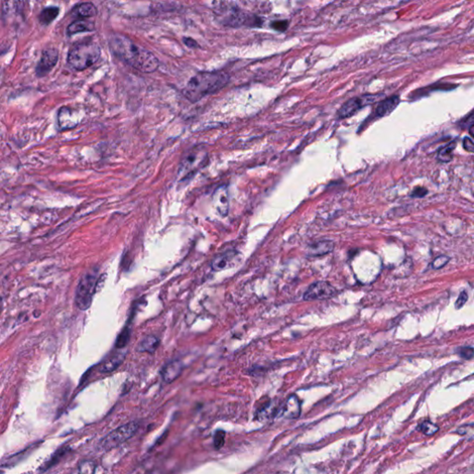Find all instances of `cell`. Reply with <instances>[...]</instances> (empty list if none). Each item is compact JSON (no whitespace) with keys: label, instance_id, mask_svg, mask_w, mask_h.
I'll return each instance as SVG.
<instances>
[{"label":"cell","instance_id":"30","mask_svg":"<svg viewBox=\"0 0 474 474\" xmlns=\"http://www.w3.org/2000/svg\"><path fill=\"white\" fill-rule=\"evenodd\" d=\"M467 300H468V293L466 291H462L459 294V296H458L456 304H455V307L457 309L461 308L464 306V304L467 302Z\"/></svg>","mask_w":474,"mask_h":474},{"label":"cell","instance_id":"22","mask_svg":"<svg viewBox=\"0 0 474 474\" xmlns=\"http://www.w3.org/2000/svg\"><path fill=\"white\" fill-rule=\"evenodd\" d=\"M131 337V332L128 327H125L124 329L121 332V334L118 336L117 341H116V347L117 348H123L127 346L129 340Z\"/></svg>","mask_w":474,"mask_h":474},{"label":"cell","instance_id":"33","mask_svg":"<svg viewBox=\"0 0 474 474\" xmlns=\"http://www.w3.org/2000/svg\"><path fill=\"white\" fill-rule=\"evenodd\" d=\"M183 42H184V45H186L187 47L189 48H196L198 47V44L195 40L191 38V37H184L183 39Z\"/></svg>","mask_w":474,"mask_h":474},{"label":"cell","instance_id":"20","mask_svg":"<svg viewBox=\"0 0 474 474\" xmlns=\"http://www.w3.org/2000/svg\"><path fill=\"white\" fill-rule=\"evenodd\" d=\"M60 13V9L58 7H48L45 10H43L40 13L39 23L43 25H48L50 24L59 15Z\"/></svg>","mask_w":474,"mask_h":474},{"label":"cell","instance_id":"27","mask_svg":"<svg viewBox=\"0 0 474 474\" xmlns=\"http://www.w3.org/2000/svg\"><path fill=\"white\" fill-rule=\"evenodd\" d=\"M448 261H449V257H446V256H440V257L435 258L434 262L432 264V266L435 270H438V269L443 268L445 265L447 264Z\"/></svg>","mask_w":474,"mask_h":474},{"label":"cell","instance_id":"3","mask_svg":"<svg viewBox=\"0 0 474 474\" xmlns=\"http://www.w3.org/2000/svg\"><path fill=\"white\" fill-rule=\"evenodd\" d=\"M101 49L95 43H81L73 45L68 54V63L76 71H84L99 60Z\"/></svg>","mask_w":474,"mask_h":474},{"label":"cell","instance_id":"9","mask_svg":"<svg viewBox=\"0 0 474 474\" xmlns=\"http://www.w3.org/2000/svg\"><path fill=\"white\" fill-rule=\"evenodd\" d=\"M59 61V51L56 48H47L45 49L42 57L40 59L39 62L37 63L36 66V76L37 77H44L50 73L51 70L55 67L57 62Z\"/></svg>","mask_w":474,"mask_h":474},{"label":"cell","instance_id":"31","mask_svg":"<svg viewBox=\"0 0 474 474\" xmlns=\"http://www.w3.org/2000/svg\"><path fill=\"white\" fill-rule=\"evenodd\" d=\"M463 147L465 150L468 151L469 153L474 152L473 141L469 137H465L463 140Z\"/></svg>","mask_w":474,"mask_h":474},{"label":"cell","instance_id":"28","mask_svg":"<svg viewBox=\"0 0 474 474\" xmlns=\"http://www.w3.org/2000/svg\"><path fill=\"white\" fill-rule=\"evenodd\" d=\"M456 433L460 435H468V434H469L470 436H472V434H473V424H467V425L461 426L460 428L457 429Z\"/></svg>","mask_w":474,"mask_h":474},{"label":"cell","instance_id":"21","mask_svg":"<svg viewBox=\"0 0 474 474\" xmlns=\"http://www.w3.org/2000/svg\"><path fill=\"white\" fill-rule=\"evenodd\" d=\"M455 148H456V142H453L451 144L446 145L439 150L437 159L442 162H451Z\"/></svg>","mask_w":474,"mask_h":474},{"label":"cell","instance_id":"8","mask_svg":"<svg viewBox=\"0 0 474 474\" xmlns=\"http://www.w3.org/2000/svg\"><path fill=\"white\" fill-rule=\"evenodd\" d=\"M337 291L328 282H316L304 294V300H325L335 296Z\"/></svg>","mask_w":474,"mask_h":474},{"label":"cell","instance_id":"32","mask_svg":"<svg viewBox=\"0 0 474 474\" xmlns=\"http://www.w3.org/2000/svg\"><path fill=\"white\" fill-rule=\"evenodd\" d=\"M427 193H428V191L425 189L424 187H417V188L413 190L411 196L412 197H424V195H427Z\"/></svg>","mask_w":474,"mask_h":474},{"label":"cell","instance_id":"15","mask_svg":"<svg viewBox=\"0 0 474 474\" xmlns=\"http://www.w3.org/2000/svg\"><path fill=\"white\" fill-rule=\"evenodd\" d=\"M95 29V23L86 21V20H78L73 23H71L67 28V34L69 35L79 34V33H85V32H93Z\"/></svg>","mask_w":474,"mask_h":474},{"label":"cell","instance_id":"1","mask_svg":"<svg viewBox=\"0 0 474 474\" xmlns=\"http://www.w3.org/2000/svg\"><path fill=\"white\" fill-rule=\"evenodd\" d=\"M111 47L118 58L141 73H153L159 67V61L153 53L134 44L125 36H113L111 40Z\"/></svg>","mask_w":474,"mask_h":474},{"label":"cell","instance_id":"23","mask_svg":"<svg viewBox=\"0 0 474 474\" xmlns=\"http://www.w3.org/2000/svg\"><path fill=\"white\" fill-rule=\"evenodd\" d=\"M418 430L422 431L424 435H427V436H432V435H435V433L438 432L439 427L436 424H433L432 422H424L419 425Z\"/></svg>","mask_w":474,"mask_h":474},{"label":"cell","instance_id":"19","mask_svg":"<svg viewBox=\"0 0 474 474\" xmlns=\"http://www.w3.org/2000/svg\"><path fill=\"white\" fill-rule=\"evenodd\" d=\"M74 13L79 17L91 18L96 15L97 10L93 3L85 2V3H81L75 7Z\"/></svg>","mask_w":474,"mask_h":474},{"label":"cell","instance_id":"26","mask_svg":"<svg viewBox=\"0 0 474 474\" xmlns=\"http://www.w3.org/2000/svg\"><path fill=\"white\" fill-rule=\"evenodd\" d=\"M225 442V433L223 431H218L214 435V446L216 448H221Z\"/></svg>","mask_w":474,"mask_h":474},{"label":"cell","instance_id":"13","mask_svg":"<svg viewBox=\"0 0 474 474\" xmlns=\"http://www.w3.org/2000/svg\"><path fill=\"white\" fill-rule=\"evenodd\" d=\"M400 102V99L397 95H394V96H390L386 99H384L383 101H381L379 104H378V107L376 108V111H375V115L377 117H385V116H387L389 115L391 112H393V111H395L396 107L398 106Z\"/></svg>","mask_w":474,"mask_h":474},{"label":"cell","instance_id":"2","mask_svg":"<svg viewBox=\"0 0 474 474\" xmlns=\"http://www.w3.org/2000/svg\"><path fill=\"white\" fill-rule=\"evenodd\" d=\"M228 74L224 72H204L195 74L185 85L183 94L191 102H197L206 95L223 89L228 84Z\"/></svg>","mask_w":474,"mask_h":474},{"label":"cell","instance_id":"11","mask_svg":"<svg viewBox=\"0 0 474 474\" xmlns=\"http://www.w3.org/2000/svg\"><path fill=\"white\" fill-rule=\"evenodd\" d=\"M301 412V403L298 397L293 395L287 398L284 407H282L281 415L282 417L289 419H294L299 417Z\"/></svg>","mask_w":474,"mask_h":474},{"label":"cell","instance_id":"10","mask_svg":"<svg viewBox=\"0 0 474 474\" xmlns=\"http://www.w3.org/2000/svg\"><path fill=\"white\" fill-rule=\"evenodd\" d=\"M238 256V253L234 250H228L218 255L212 261V270L214 272H222L223 270L232 268L237 261Z\"/></svg>","mask_w":474,"mask_h":474},{"label":"cell","instance_id":"16","mask_svg":"<svg viewBox=\"0 0 474 474\" xmlns=\"http://www.w3.org/2000/svg\"><path fill=\"white\" fill-rule=\"evenodd\" d=\"M124 358H125V354L117 353L114 356L108 358L106 361L101 365L99 371L101 373H105V374L112 373L122 365V363L124 361Z\"/></svg>","mask_w":474,"mask_h":474},{"label":"cell","instance_id":"14","mask_svg":"<svg viewBox=\"0 0 474 474\" xmlns=\"http://www.w3.org/2000/svg\"><path fill=\"white\" fill-rule=\"evenodd\" d=\"M334 243L332 241H321L308 246L307 248V255L310 257H319L329 254L330 252L334 249Z\"/></svg>","mask_w":474,"mask_h":474},{"label":"cell","instance_id":"12","mask_svg":"<svg viewBox=\"0 0 474 474\" xmlns=\"http://www.w3.org/2000/svg\"><path fill=\"white\" fill-rule=\"evenodd\" d=\"M183 372V363L178 360H173L172 362H169L162 368L161 374H162V379L167 383L171 384L173 381L178 378Z\"/></svg>","mask_w":474,"mask_h":474},{"label":"cell","instance_id":"18","mask_svg":"<svg viewBox=\"0 0 474 474\" xmlns=\"http://www.w3.org/2000/svg\"><path fill=\"white\" fill-rule=\"evenodd\" d=\"M160 346V339L155 335H147L143 340L140 342L137 346V350L139 352H145L153 354L156 351Z\"/></svg>","mask_w":474,"mask_h":474},{"label":"cell","instance_id":"5","mask_svg":"<svg viewBox=\"0 0 474 474\" xmlns=\"http://www.w3.org/2000/svg\"><path fill=\"white\" fill-rule=\"evenodd\" d=\"M139 428V424L136 422H132L120 426L117 429L113 430L109 435H106L101 440L99 446L102 450H111L114 447L122 445L124 442L132 438Z\"/></svg>","mask_w":474,"mask_h":474},{"label":"cell","instance_id":"17","mask_svg":"<svg viewBox=\"0 0 474 474\" xmlns=\"http://www.w3.org/2000/svg\"><path fill=\"white\" fill-rule=\"evenodd\" d=\"M214 204L217 207L218 212L223 215L227 214L228 212V194L227 189L218 188L214 195Z\"/></svg>","mask_w":474,"mask_h":474},{"label":"cell","instance_id":"24","mask_svg":"<svg viewBox=\"0 0 474 474\" xmlns=\"http://www.w3.org/2000/svg\"><path fill=\"white\" fill-rule=\"evenodd\" d=\"M457 355L465 359H471L473 357V348L472 346H465L457 348Z\"/></svg>","mask_w":474,"mask_h":474},{"label":"cell","instance_id":"25","mask_svg":"<svg viewBox=\"0 0 474 474\" xmlns=\"http://www.w3.org/2000/svg\"><path fill=\"white\" fill-rule=\"evenodd\" d=\"M288 21H274L273 23H271V27L275 30V31H278V32H285L286 31V29L288 28Z\"/></svg>","mask_w":474,"mask_h":474},{"label":"cell","instance_id":"29","mask_svg":"<svg viewBox=\"0 0 474 474\" xmlns=\"http://www.w3.org/2000/svg\"><path fill=\"white\" fill-rule=\"evenodd\" d=\"M95 464L92 461H85L83 463L80 467V471L81 472H86V473H92L95 471Z\"/></svg>","mask_w":474,"mask_h":474},{"label":"cell","instance_id":"7","mask_svg":"<svg viewBox=\"0 0 474 474\" xmlns=\"http://www.w3.org/2000/svg\"><path fill=\"white\" fill-rule=\"evenodd\" d=\"M382 96H383L382 94H375V95L368 94V95H361L358 97H354L346 102L342 106L340 111L338 112L339 118L345 119V118L350 117L364 107L378 102Z\"/></svg>","mask_w":474,"mask_h":474},{"label":"cell","instance_id":"4","mask_svg":"<svg viewBox=\"0 0 474 474\" xmlns=\"http://www.w3.org/2000/svg\"><path fill=\"white\" fill-rule=\"evenodd\" d=\"M98 285L97 274L95 271L84 274L79 281L75 292V304L81 310H86L91 306L93 296Z\"/></svg>","mask_w":474,"mask_h":474},{"label":"cell","instance_id":"6","mask_svg":"<svg viewBox=\"0 0 474 474\" xmlns=\"http://www.w3.org/2000/svg\"><path fill=\"white\" fill-rule=\"evenodd\" d=\"M206 159L207 157L206 151L198 149L190 151L188 155L185 156L184 161L182 162L179 170V176L182 180L188 178L204 166V162H206Z\"/></svg>","mask_w":474,"mask_h":474}]
</instances>
